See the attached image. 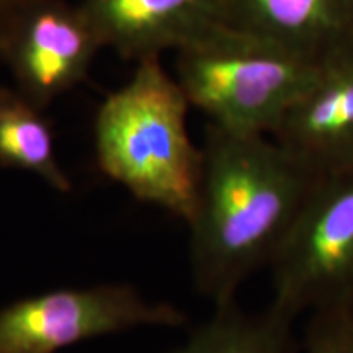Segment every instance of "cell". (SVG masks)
Returning a JSON list of instances; mask_svg holds the SVG:
<instances>
[{"mask_svg": "<svg viewBox=\"0 0 353 353\" xmlns=\"http://www.w3.org/2000/svg\"><path fill=\"white\" fill-rule=\"evenodd\" d=\"M0 165L38 175L61 193L72 188L57 162L50 123L19 92L0 90Z\"/></svg>", "mask_w": 353, "mask_h": 353, "instance_id": "cell-11", "label": "cell"}, {"mask_svg": "<svg viewBox=\"0 0 353 353\" xmlns=\"http://www.w3.org/2000/svg\"><path fill=\"white\" fill-rule=\"evenodd\" d=\"M319 65L270 39L218 23L176 51V81L211 125L272 136Z\"/></svg>", "mask_w": 353, "mask_h": 353, "instance_id": "cell-3", "label": "cell"}, {"mask_svg": "<svg viewBox=\"0 0 353 353\" xmlns=\"http://www.w3.org/2000/svg\"><path fill=\"white\" fill-rule=\"evenodd\" d=\"M180 309L128 285L52 290L0 309V353H54L138 327H179Z\"/></svg>", "mask_w": 353, "mask_h": 353, "instance_id": "cell-5", "label": "cell"}, {"mask_svg": "<svg viewBox=\"0 0 353 353\" xmlns=\"http://www.w3.org/2000/svg\"><path fill=\"white\" fill-rule=\"evenodd\" d=\"M103 44L83 3L25 0L0 48L19 94L46 108L87 77Z\"/></svg>", "mask_w": 353, "mask_h": 353, "instance_id": "cell-6", "label": "cell"}, {"mask_svg": "<svg viewBox=\"0 0 353 353\" xmlns=\"http://www.w3.org/2000/svg\"><path fill=\"white\" fill-rule=\"evenodd\" d=\"M272 138L314 179L353 169V39L321 61Z\"/></svg>", "mask_w": 353, "mask_h": 353, "instance_id": "cell-7", "label": "cell"}, {"mask_svg": "<svg viewBox=\"0 0 353 353\" xmlns=\"http://www.w3.org/2000/svg\"><path fill=\"white\" fill-rule=\"evenodd\" d=\"M81 2H87V0H81Z\"/></svg>", "mask_w": 353, "mask_h": 353, "instance_id": "cell-14", "label": "cell"}, {"mask_svg": "<svg viewBox=\"0 0 353 353\" xmlns=\"http://www.w3.org/2000/svg\"><path fill=\"white\" fill-rule=\"evenodd\" d=\"M214 314L170 353H293L294 317L270 304L249 314L236 301L214 306Z\"/></svg>", "mask_w": 353, "mask_h": 353, "instance_id": "cell-10", "label": "cell"}, {"mask_svg": "<svg viewBox=\"0 0 353 353\" xmlns=\"http://www.w3.org/2000/svg\"><path fill=\"white\" fill-rule=\"evenodd\" d=\"M223 23L321 63L353 39V0H221Z\"/></svg>", "mask_w": 353, "mask_h": 353, "instance_id": "cell-9", "label": "cell"}, {"mask_svg": "<svg viewBox=\"0 0 353 353\" xmlns=\"http://www.w3.org/2000/svg\"><path fill=\"white\" fill-rule=\"evenodd\" d=\"M190 107L161 57H149L100 105L94 132L105 175L185 223L195 211L201 179V148L187 126Z\"/></svg>", "mask_w": 353, "mask_h": 353, "instance_id": "cell-2", "label": "cell"}, {"mask_svg": "<svg viewBox=\"0 0 353 353\" xmlns=\"http://www.w3.org/2000/svg\"><path fill=\"white\" fill-rule=\"evenodd\" d=\"M314 179L268 134H242L211 125L201 145V179L190 228L196 288L214 306L273 255Z\"/></svg>", "mask_w": 353, "mask_h": 353, "instance_id": "cell-1", "label": "cell"}, {"mask_svg": "<svg viewBox=\"0 0 353 353\" xmlns=\"http://www.w3.org/2000/svg\"><path fill=\"white\" fill-rule=\"evenodd\" d=\"M268 267L273 306L296 319L353 304V169L317 179Z\"/></svg>", "mask_w": 353, "mask_h": 353, "instance_id": "cell-4", "label": "cell"}, {"mask_svg": "<svg viewBox=\"0 0 353 353\" xmlns=\"http://www.w3.org/2000/svg\"><path fill=\"white\" fill-rule=\"evenodd\" d=\"M103 48L126 59L179 51L211 26L223 23L221 0H87Z\"/></svg>", "mask_w": 353, "mask_h": 353, "instance_id": "cell-8", "label": "cell"}, {"mask_svg": "<svg viewBox=\"0 0 353 353\" xmlns=\"http://www.w3.org/2000/svg\"><path fill=\"white\" fill-rule=\"evenodd\" d=\"M23 2L25 0H0V48H2L8 28Z\"/></svg>", "mask_w": 353, "mask_h": 353, "instance_id": "cell-13", "label": "cell"}, {"mask_svg": "<svg viewBox=\"0 0 353 353\" xmlns=\"http://www.w3.org/2000/svg\"><path fill=\"white\" fill-rule=\"evenodd\" d=\"M306 353H353V304L309 314Z\"/></svg>", "mask_w": 353, "mask_h": 353, "instance_id": "cell-12", "label": "cell"}]
</instances>
